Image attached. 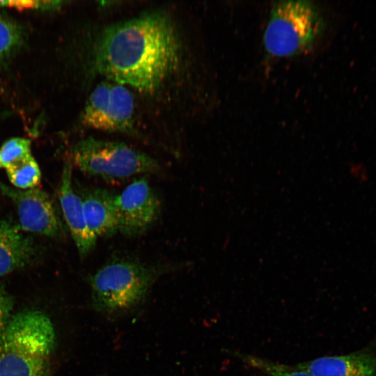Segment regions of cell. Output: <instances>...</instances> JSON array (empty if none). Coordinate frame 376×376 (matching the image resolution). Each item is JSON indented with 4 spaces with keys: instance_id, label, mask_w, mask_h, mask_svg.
Returning <instances> with one entry per match:
<instances>
[{
    "instance_id": "obj_1",
    "label": "cell",
    "mask_w": 376,
    "mask_h": 376,
    "mask_svg": "<svg viewBox=\"0 0 376 376\" xmlns=\"http://www.w3.org/2000/svg\"><path fill=\"white\" fill-rule=\"evenodd\" d=\"M182 47L176 29L162 12L112 24L97 39L94 61L107 80L146 94L159 91L179 70Z\"/></svg>"
},
{
    "instance_id": "obj_2",
    "label": "cell",
    "mask_w": 376,
    "mask_h": 376,
    "mask_svg": "<svg viewBox=\"0 0 376 376\" xmlns=\"http://www.w3.org/2000/svg\"><path fill=\"white\" fill-rule=\"evenodd\" d=\"M56 339L44 313L27 310L13 315L0 336V376H49Z\"/></svg>"
},
{
    "instance_id": "obj_3",
    "label": "cell",
    "mask_w": 376,
    "mask_h": 376,
    "mask_svg": "<svg viewBox=\"0 0 376 376\" xmlns=\"http://www.w3.org/2000/svg\"><path fill=\"white\" fill-rule=\"evenodd\" d=\"M165 272L161 266L133 260L107 263L88 278L90 306L105 316L116 317L137 308Z\"/></svg>"
},
{
    "instance_id": "obj_4",
    "label": "cell",
    "mask_w": 376,
    "mask_h": 376,
    "mask_svg": "<svg viewBox=\"0 0 376 376\" xmlns=\"http://www.w3.org/2000/svg\"><path fill=\"white\" fill-rule=\"evenodd\" d=\"M326 27L320 8L309 1H279L273 3L263 34L267 54L290 57L308 50Z\"/></svg>"
},
{
    "instance_id": "obj_5",
    "label": "cell",
    "mask_w": 376,
    "mask_h": 376,
    "mask_svg": "<svg viewBox=\"0 0 376 376\" xmlns=\"http://www.w3.org/2000/svg\"><path fill=\"white\" fill-rule=\"evenodd\" d=\"M72 163L83 173L107 181H118L139 173H155L158 162L150 155L118 141L88 136L71 151Z\"/></svg>"
},
{
    "instance_id": "obj_6",
    "label": "cell",
    "mask_w": 376,
    "mask_h": 376,
    "mask_svg": "<svg viewBox=\"0 0 376 376\" xmlns=\"http://www.w3.org/2000/svg\"><path fill=\"white\" fill-rule=\"evenodd\" d=\"M135 108L130 90L107 79L91 91L84 108L81 122L94 130L134 134Z\"/></svg>"
},
{
    "instance_id": "obj_7",
    "label": "cell",
    "mask_w": 376,
    "mask_h": 376,
    "mask_svg": "<svg viewBox=\"0 0 376 376\" xmlns=\"http://www.w3.org/2000/svg\"><path fill=\"white\" fill-rule=\"evenodd\" d=\"M0 192L14 204L19 224L26 233L56 237L62 228L48 194L38 187L18 189L0 181Z\"/></svg>"
},
{
    "instance_id": "obj_8",
    "label": "cell",
    "mask_w": 376,
    "mask_h": 376,
    "mask_svg": "<svg viewBox=\"0 0 376 376\" xmlns=\"http://www.w3.org/2000/svg\"><path fill=\"white\" fill-rule=\"evenodd\" d=\"M118 232L134 237L146 232L160 212V203L146 176L133 180L115 195Z\"/></svg>"
},
{
    "instance_id": "obj_9",
    "label": "cell",
    "mask_w": 376,
    "mask_h": 376,
    "mask_svg": "<svg viewBox=\"0 0 376 376\" xmlns=\"http://www.w3.org/2000/svg\"><path fill=\"white\" fill-rule=\"evenodd\" d=\"M62 212L79 256L86 257L94 249L97 237L88 228L82 201L72 185V165L63 166L58 191Z\"/></svg>"
},
{
    "instance_id": "obj_10",
    "label": "cell",
    "mask_w": 376,
    "mask_h": 376,
    "mask_svg": "<svg viewBox=\"0 0 376 376\" xmlns=\"http://www.w3.org/2000/svg\"><path fill=\"white\" fill-rule=\"evenodd\" d=\"M38 256L32 237L17 224L0 221V277L28 267Z\"/></svg>"
},
{
    "instance_id": "obj_11",
    "label": "cell",
    "mask_w": 376,
    "mask_h": 376,
    "mask_svg": "<svg viewBox=\"0 0 376 376\" xmlns=\"http://www.w3.org/2000/svg\"><path fill=\"white\" fill-rule=\"evenodd\" d=\"M85 219L91 231L97 237H109L118 232L115 195L102 188H89L79 194Z\"/></svg>"
},
{
    "instance_id": "obj_12",
    "label": "cell",
    "mask_w": 376,
    "mask_h": 376,
    "mask_svg": "<svg viewBox=\"0 0 376 376\" xmlns=\"http://www.w3.org/2000/svg\"><path fill=\"white\" fill-rule=\"evenodd\" d=\"M313 376H375L376 358L360 351L317 358L297 365Z\"/></svg>"
},
{
    "instance_id": "obj_13",
    "label": "cell",
    "mask_w": 376,
    "mask_h": 376,
    "mask_svg": "<svg viewBox=\"0 0 376 376\" xmlns=\"http://www.w3.org/2000/svg\"><path fill=\"white\" fill-rule=\"evenodd\" d=\"M24 42L21 25L0 14V67L6 66L17 54Z\"/></svg>"
},
{
    "instance_id": "obj_14",
    "label": "cell",
    "mask_w": 376,
    "mask_h": 376,
    "mask_svg": "<svg viewBox=\"0 0 376 376\" xmlns=\"http://www.w3.org/2000/svg\"><path fill=\"white\" fill-rule=\"evenodd\" d=\"M10 182L18 189H29L38 186L41 171L33 155L5 169Z\"/></svg>"
},
{
    "instance_id": "obj_15",
    "label": "cell",
    "mask_w": 376,
    "mask_h": 376,
    "mask_svg": "<svg viewBox=\"0 0 376 376\" xmlns=\"http://www.w3.org/2000/svg\"><path fill=\"white\" fill-rule=\"evenodd\" d=\"M234 353L236 357L249 366L269 376H313L297 366H288L249 354Z\"/></svg>"
},
{
    "instance_id": "obj_16",
    "label": "cell",
    "mask_w": 376,
    "mask_h": 376,
    "mask_svg": "<svg viewBox=\"0 0 376 376\" xmlns=\"http://www.w3.org/2000/svg\"><path fill=\"white\" fill-rule=\"evenodd\" d=\"M29 139L13 137L6 141L0 148V160L5 169L31 155Z\"/></svg>"
},
{
    "instance_id": "obj_17",
    "label": "cell",
    "mask_w": 376,
    "mask_h": 376,
    "mask_svg": "<svg viewBox=\"0 0 376 376\" xmlns=\"http://www.w3.org/2000/svg\"><path fill=\"white\" fill-rule=\"evenodd\" d=\"M62 1H0V8H10L19 10L26 9L53 10L61 6Z\"/></svg>"
},
{
    "instance_id": "obj_18",
    "label": "cell",
    "mask_w": 376,
    "mask_h": 376,
    "mask_svg": "<svg viewBox=\"0 0 376 376\" xmlns=\"http://www.w3.org/2000/svg\"><path fill=\"white\" fill-rule=\"evenodd\" d=\"M13 300L12 297L0 287V336L12 317Z\"/></svg>"
},
{
    "instance_id": "obj_19",
    "label": "cell",
    "mask_w": 376,
    "mask_h": 376,
    "mask_svg": "<svg viewBox=\"0 0 376 376\" xmlns=\"http://www.w3.org/2000/svg\"><path fill=\"white\" fill-rule=\"evenodd\" d=\"M10 116V113L8 111H0V120L6 118Z\"/></svg>"
},
{
    "instance_id": "obj_20",
    "label": "cell",
    "mask_w": 376,
    "mask_h": 376,
    "mask_svg": "<svg viewBox=\"0 0 376 376\" xmlns=\"http://www.w3.org/2000/svg\"><path fill=\"white\" fill-rule=\"evenodd\" d=\"M2 167L1 160H0V168Z\"/></svg>"
}]
</instances>
